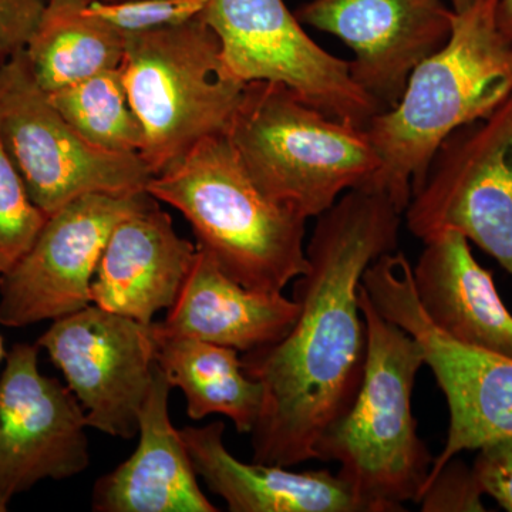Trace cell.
Masks as SVG:
<instances>
[{
	"label": "cell",
	"instance_id": "obj_1",
	"mask_svg": "<svg viewBox=\"0 0 512 512\" xmlns=\"http://www.w3.org/2000/svg\"><path fill=\"white\" fill-rule=\"evenodd\" d=\"M400 225L392 202L362 188L316 218L308 269L293 285L295 323L278 342L241 357L264 392L251 433L256 463L289 468L318 460L319 440L348 412L367 359L360 282L372 262L397 251Z\"/></svg>",
	"mask_w": 512,
	"mask_h": 512
},
{
	"label": "cell",
	"instance_id": "obj_2",
	"mask_svg": "<svg viewBox=\"0 0 512 512\" xmlns=\"http://www.w3.org/2000/svg\"><path fill=\"white\" fill-rule=\"evenodd\" d=\"M498 3L476 0L454 12L446 45L414 69L399 103L367 124L380 167L362 190L402 214L443 141L512 94V42L498 28Z\"/></svg>",
	"mask_w": 512,
	"mask_h": 512
},
{
	"label": "cell",
	"instance_id": "obj_3",
	"mask_svg": "<svg viewBox=\"0 0 512 512\" xmlns=\"http://www.w3.org/2000/svg\"><path fill=\"white\" fill-rule=\"evenodd\" d=\"M147 192L180 211L198 247L245 288L282 292L308 269V218L259 188L227 134L195 144Z\"/></svg>",
	"mask_w": 512,
	"mask_h": 512
},
{
	"label": "cell",
	"instance_id": "obj_4",
	"mask_svg": "<svg viewBox=\"0 0 512 512\" xmlns=\"http://www.w3.org/2000/svg\"><path fill=\"white\" fill-rule=\"evenodd\" d=\"M367 330L365 375L348 412L316 446L318 460L339 464L338 477L363 512L404 511L417 503L434 457L417 433L413 389L424 363L420 343L384 318L359 286Z\"/></svg>",
	"mask_w": 512,
	"mask_h": 512
},
{
	"label": "cell",
	"instance_id": "obj_5",
	"mask_svg": "<svg viewBox=\"0 0 512 512\" xmlns=\"http://www.w3.org/2000/svg\"><path fill=\"white\" fill-rule=\"evenodd\" d=\"M227 136L259 188L308 220L380 167L366 128L326 116L284 84L247 83Z\"/></svg>",
	"mask_w": 512,
	"mask_h": 512
},
{
	"label": "cell",
	"instance_id": "obj_6",
	"mask_svg": "<svg viewBox=\"0 0 512 512\" xmlns=\"http://www.w3.org/2000/svg\"><path fill=\"white\" fill-rule=\"evenodd\" d=\"M154 175L204 138L227 134L247 83L229 72L204 18L126 36L120 66Z\"/></svg>",
	"mask_w": 512,
	"mask_h": 512
},
{
	"label": "cell",
	"instance_id": "obj_7",
	"mask_svg": "<svg viewBox=\"0 0 512 512\" xmlns=\"http://www.w3.org/2000/svg\"><path fill=\"white\" fill-rule=\"evenodd\" d=\"M0 144L46 215L83 195L147 192L154 177L140 154L80 136L37 83L25 50L0 67Z\"/></svg>",
	"mask_w": 512,
	"mask_h": 512
},
{
	"label": "cell",
	"instance_id": "obj_8",
	"mask_svg": "<svg viewBox=\"0 0 512 512\" xmlns=\"http://www.w3.org/2000/svg\"><path fill=\"white\" fill-rule=\"evenodd\" d=\"M362 285L380 315L420 343L424 363L447 400V441L434 457L426 488L458 454L512 436V359L461 345L436 329L421 309L413 266L404 252H390L372 262Z\"/></svg>",
	"mask_w": 512,
	"mask_h": 512
},
{
	"label": "cell",
	"instance_id": "obj_9",
	"mask_svg": "<svg viewBox=\"0 0 512 512\" xmlns=\"http://www.w3.org/2000/svg\"><path fill=\"white\" fill-rule=\"evenodd\" d=\"M404 215L420 241L460 232L512 276V94L443 141Z\"/></svg>",
	"mask_w": 512,
	"mask_h": 512
},
{
	"label": "cell",
	"instance_id": "obj_10",
	"mask_svg": "<svg viewBox=\"0 0 512 512\" xmlns=\"http://www.w3.org/2000/svg\"><path fill=\"white\" fill-rule=\"evenodd\" d=\"M202 18L241 82L284 84L326 116L363 128L382 113L353 80L348 60L312 40L284 0H210Z\"/></svg>",
	"mask_w": 512,
	"mask_h": 512
},
{
	"label": "cell",
	"instance_id": "obj_11",
	"mask_svg": "<svg viewBox=\"0 0 512 512\" xmlns=\"http://www.w3.org/2000/svg\"><path fill=\"white\" fill-rule=\"evenodd\" d=\"M86 412L89 427L131 440L157 367L156 322L92 305L53 320L37 340Z\"/></svg>",
	"mask_w": 512,
	"mask_h": 512
},
{
	"label": "cell",
	"instance_id": "obj_12",
	"mask_svg": "<svg viewBox=\"0 0 512 512\" xmlns=\"http://www.w3.org/2000/svg\"><path fill=\"white\" fill-rule=\"evenodd\" d=\"M150 198L83 195L49 215L28 252L0 274V325L25 328L92 305L90 288L111 232Z\"/></svg>",
	"mask_w": 512,
	"mask_h": 512
},
{
	"label": "cell",
	"instance_id": "obj_13",
	"mask_svg": "<svg viewBox=\"0 0 512 512\" xmlns=\"http://www.w3.org/2000/svg\"><path fill=\"white\" fill-rule=\"evenodd\" d=\"M39 345L6 353L0 375V497L10 503L43 480L90 466L86 412L69 386L39 370Z\"/></svg>",
	"mask_w": 512,
	"mask_h": 512
},
{
	"label": "cell",
	"instance_id": "obj_14",
	"mask_svg": "<svg viewBox=\"0 0 512 512\" xmlns=\"http://www.w3.org/2000/svg\"><path fill=\"white\" fill-rule=\"evenodd\" d=\"M295 15L352 50L353 80L386 111L414 69L446 45L454 10L444 0H311Z\"/></svg>",
	"mask_w": 512,
	"mask_h": 512
},
{
	"label": "cell",
	"instance_id": "obj_15",
	"mask_svg": "<svg viewBox=\"0 0 512 512\" xmlns=\"http://www.w3.org/2000/svg\"><path fill=\"white\" fill-rule=\"evenodd\" d=\"M195 255L197 245L177 234L170 215L151 197L111 232L90 299L106 311L154 322L180 295Z\"/></svg>",
	"mask_w": 512,
	"mask_h": 512
},
{
	"label": "cell",
	"instance_id": "obj_16",
	"mask_svg": "<svg viewBox=\"0 0 512 512\" xmlns=\"http://www.w3.org/2000/svg\"><path fill=\"white\" fill-rule=\"evenodd\" d=\"M174 387L156 367L138 414V446L94 484L97 512H217L202 493L181 431L170 417Z\"/></svg>",
	"mask_w": 512,
	"mask_h": 512
},
{
	"label": "cell",
	"instance_id": "obj_17",
	"mask_svg": "<svg viewBox=\"0 0 512 512\" xmlns=\"http://www.w3.org/2000/svg\"><path fill=\"white\" fill-rule=\"evenodd\" d=\"M423 244L413 284L424 315L461 345L512 359V313L493 274L474 258L470 241L460 232L444 231Z\"/></svg>",
	"mask_w": 512,
	"mask_h": 512
},
{
	"label": "cell",
	"instance_id": "obj_18",
	"mask_svg": "<svg viewBox=\"0 0 512 512\" xmlns=\"http://www.w3.org/2000/svg\"><path fill=\"white\" fill-rule=\"evenodd\" d=\"M157 322L164 335L185 336L238 352L265 348L284 338L299 305L282 292H259L225 274L210 252L198 247L180 295Z\"/></svg>",
	"mask_w": 512,
	"mask_h": 512
},
{
	"label": "cell",
	"instance_id": "obj_19",
	"mask_svg": "<svg viewBox=\"0 0 512 512\" xmlns=\"http://www.w3.org/2000/svg\"><path fill=\"white\" fill-rule=\"evenodd\" d=\"M198 477L232 512H363L348 485L330 471L295 473L275 464L244 463L224 444L225 424L180 430Z\"/></svg>",
	"mask_w": 512,
	"mask_h": 512
},
{
	"label": "cell",
	"instance_id": "obj_20",
	"mask_svg": "<svg viewBox=\"0 0 512 512\" xmlns=\"http://www.w3.org/2000/svg\"><path fill=\"white\" fill-rule=\"evenodd\" d=\"M157 332V366L171 386L183 390L188 417L198 421L222 414L232 420L238 433H252L264 392L261 383L245 373L238 350L164 335L158 326Z\"/></svg>",
	"mask_w": 512,
	"mask_h": 512
},
{
	"label": "cell",
	"instance_id": "obj_21",
	"mask_svg": "<svg viewBox=\"0 0 512 512\" xmlns=\"http://www.w3.org/2000/svg\"><path fill=\"white\" fill-rule=\"evenodd\" d=\"M126 36L76 0H47L45 13L25 53L46 93L119 69Z\"/></svg>",
	"mask_w": 512,
	"mask_h": 512
},
{
	"label": "cell",
	"instance_id": "obj_22",
	"mask_svg": "<svg viewBox=\"0 0 512 512\" xmlns=\"http://www.w3.org/2000/svg\"><path fill=\"white\" fill-rule=\"evenodd\" d=\"M47 94L67 123L93 146L111 153L143 150V128L128 100L120 67Z\"/></svg>",
	"mask_w": 512,
	"mask_h": 512
},
{
	"label": "cell",
	"instance_id": "obj_23",
	"mask_svg": "<svg viewBox=\"0 0 512 512\" xmlns=\"http://www.w3.org/2000/svg\"><path fill=\"white\" fill-rule=\"evenodd\" d=\"M47 217L0 144V274L28 252Z\"/></svg>",
	"mask_w": 512,
	"mask_h": 512
},
{
	"label": "cell",
	"instance_id": "obj_24",
	"mask_svg": "<svg viewBox=\"0 0 512 512\" xmlns=\"http://www.w3.org/2000/svg\"><path fill=\"white\" fill-rule=\"evenodd\" d=\"M210 0H128L89 3L87 8L124 36L181 25L202 16Z\"/></svg>",
	"mask_w": 512,
	"mask_h": 512
},
{
	"label": "cell",
	"instance_id": "obj_25",
	"mask_svg": "<svg viewBox=\"0 0 512 512\" xmlns=\"http://www.w3.org/2000/svg\"><path fill=\"white\" fill-rule=\"evenodd\" d=\"M483 495L473 470L453 458L426 485L417 503L424 512L485 511Z\"/></svg>",
	"mask_w": 512,
	"mask_h": 512
},
{
	"label": "cell",
	"instance_id": "obj_26",
	"mask_svg": "<svg viewBox=\"0 0 512 512\" xmlns=\"http://www.w3.org/2000/svg\"><path fill=\"white\" fill-rule=\"evenodd\" d=\"M477 450L471 470L481 491L512 512V436L487 441Z\"/></svg>",
	"mask_w": 512,
	"mask_h": 512
},
{
	"label": "cell",
	"instance_id": "obj_27",
	"mask_svg": "<svg viewBox=\"0 0 512 512\" xmlns=\"http://www.w3.org/2000/svg\"><path fill=\"white\" fill-rule=\"evenodd\" d=\"M47 0H0V67L26 49Z\"/></svg>",
	"mask_w": 512,
	"mask_h": 512
},
{
	"label": "cell",
	"instance_id": "obj_28",
	"mask_svg": "<svg viewBox=\"0 0 512 512\" xmlns=\"http://www.w3.org/2000/svg\"><path fill=\"white\" fill-rule=\"evenodd\" d=\"M497 22L503 35L512 42V0H500L497 9Z\"/></svg>",
	"mask_w": 512,
	"mask_h": 512
},
{
	"label": "cell",
	"instance_id": "obj_29",
	"mask_svg": "<svg viewBox=\"0 0 512 512\" xmlns=\"http://www.w3.org/2000/svg\"><path fill=\"white\" fill-rule=\"evenodd\" d=\"M444 2L450 3V8L453 9L454 12H461V10L473 5L476 0H444Z\"/></svg>",
	"mask_w": 512,
	"mask_h": 512
},
{
	"label": "cell",
	"instance_id": "obj_30",
	"mask_svg": "<svg viewBox=\"0 0 512 512\" xmlns=\"http://www.w3.org/2000/svg\"><path fill=\"white\" fill-rule=\"evenodd\" d=\"M76 2L84 3V5H89V3H120V2H128V0H76Z\"/></svg>",
	"mask_w": 512,
	"mask_h": 512
},
{
	"label": "cell",
	"instance_id": "obj_31",
	"mask_svg": "<svg viewBox=\"0 0 512 512\" xmlns=\"http://www.w3.org/2000/svg\"><path fill=\"white\" fill-rule=\"evenodd\" d=\"M9 503H6L2 497H0V512L8 511Z\"/></svg>",
	"mask_w": 512,
	"mask_h": 512
},
{
	"label": "cell",
	"instance_id": "obj_32",
	"mask_svg": "<svg viewBox=\"0 0 512 512\" xmlns=\"http://www.w3.org/2000/svg\"><path fill=\"white\" fill-rule=\"evenodd\" d=\"M6 357L5 348H3L2 338H0V362Z\"/></svg>",
	"mask_w": 512,
	"mask_h": 512
}]
</instances>
